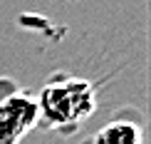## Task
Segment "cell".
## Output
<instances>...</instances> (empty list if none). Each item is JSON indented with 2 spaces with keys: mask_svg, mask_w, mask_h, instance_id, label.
<instances>
[{
  "mask_svg": "<svg viewBox=\"0 0 151 144\" xmlns=\"http://www.w3.org/2000/svg\"><path fill=\"white\" fill-rule=\"evenodd\" d=\"M94 112V90L89 82L70 75H55L37 102V117L50 127H72Z\"/></svg>",
  "mask_w": 151,
  "mask_h": 144,
  "instance_id": "obj_1",
  "label": "cell"
},
{
  "mask_svg": "<svg viewBox=\"0 0 151 144\" xmlns=\"http://www.w3.org/2000/svg\"><path fill=\"white\" fill-rule=\"evenodd\" d=\"M37 122V102L25 95H10L0 102V144H17V139Z\"/></svg>",
  "mask_w": 151,
  "mask_h": 144,
  "instance_id": "obj_2",
  "label": "cell"
},
{
  "mask_svg": "<svg viewBox=\"0 0 151 144\" xmlns=\"http://www.w3.org/2000/svg\"><path fill=\"white\" fill-rule=\"evenodd\" d=\"M94 144H141V127L127 119H114L97 132Z\"/></svg>",
  "mask_w": 151,
  "mask_h": 144,
  "instance_id": "obj_3",
  "label": "cell"
}]
</instances>
